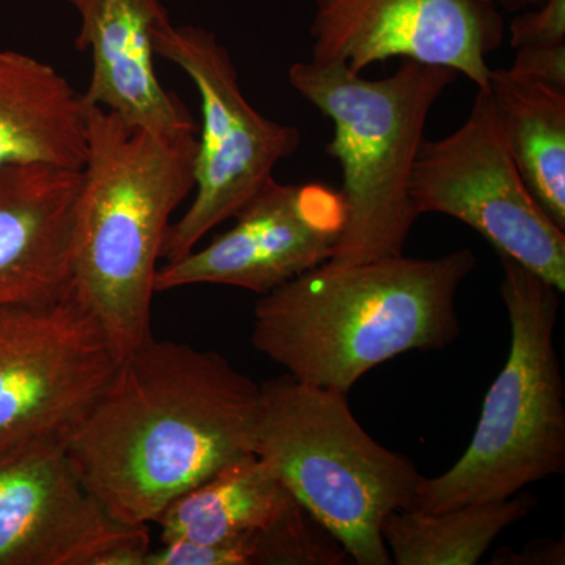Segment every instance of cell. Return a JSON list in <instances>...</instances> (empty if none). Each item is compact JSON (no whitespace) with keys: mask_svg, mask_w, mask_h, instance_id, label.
<instances>
[{"mask_svg":"<svg viewBox=\"0 0 565 565\" xmlns=\"http://www.w3.org/2000/svg\"><path fill=\"white\" fill-rule=\"evenodd\" d=\"M487 90L516 169L565 232V88L498 68Z\"/></svg>","mask_w":565,"mask_h":565,"instance_id":"obj_17","label":"cell"},{"mask_svg":"<svg viewBox=\"0 0 565 565\" xmlns=\"http://www.w3.org/2000/svg\"><path fill=\"white\" fill-rule=\"evenodd\" d=\"M120 352L70 291L0 311V451L68 440L107 388Z\"/></svg>","mask_w":565,"mask_h":565,"instance_id":"obj_9","label":"cell"},{"mask_svg":"<svg viewBox=\"0 0 565 565\" xmlns=\"http://www.w3.org/2000/svg\"><path fill=\"white\" fill-rule=\"evenodd\" d=\"M352 564L337 537L299 501L274 525L215 545L162 544L145 565H344Z\"/></svg>","mask_w":565,"mask_h":565,"instance_id":"obj_19","label":"cell"},{"mask_svg":"<svg viewBox=\"0 0 565 565\" xmlns=\"http://www.w3.org/2000/svg\"><path fill=\"white\" fill-rule=\"evenodd\" d=\"M81 20L76 47L92 55L85 103L158 136L199 134L154 68V33L169 11L161 0H66Z\"/></svg>","mask_w":565,"mask_h":565,"instance_id":"obj_13","label":"cell"},{"mask_svg":"<svg viewBox=\"0 0 565 565\" xmlns=\"http://www.w3.org/2000/svg\"><path fill=\"white\" fill-rule=\"evenodd\" d=\"M81 192L82 170H0V311L70 291Z\"/></svg>","mask_w":565,"mask_h":565,"instance_id":"obj_14","label":"cell"},{"mask_svg":"<svg viewBox=\"0 0 565 565\" xmlns=\"http://www.w3.org/2000/svg\"><path fill=\"white\" fill-rule=\"evenodd\" d=\"M148 526L118 522L63 441L0 451V565H145Z\"/></svg>","mask_w":565,"mask_h":565,"instance_id":"obj_10","label":"cell"},{"mask_svg":"<svg viewBox=\"0 0 565 565\" xmlns=\"http://www.w3.org/2000/svg\"><path fill=\"white\" fill-rule=\"evenodd\" d=\"M340 191L319 182L270 180L206 247L159 267L156 294L222 285L259 296L329 263L344 226Z\"/></svg>","mask_w":565,"mask_h":565,"instance_id":"obj_12","label":"cell"},{"mask_svg":"<svg viewBox=\"0 0 565 565\" xmlns=\"http://www.w3.org/2000/svg\"><path fill=\"white\" fill-rule=\"evenodd\" d=\"M196 132L158 136L92 107L71 289L121 359L152 337L156 274L173 212L195 189Z\"/></svg>","mask_w":565,"mask_h":565,"instance_id":"obj_3","label":"cell"},{"mask_svg":"<svg viewBox=\"0 0 565 565\" xmlns=\"http://www.w3.org/2000/svg\"><path fill=\"white\" fill-rule=\"evenodd\" d=\"M534 508L530 494L444 512L394 511L382 523L392 564L475 565L509 526Z\"/></svg>","mask_w":565,"mask_h":565,"instance_id":"obj_18","label":"cell"},{"mask_svg":"<svg viewBox=\"0 0 565 565\" xmlns=\"http://www.w3.org/2000/svg\"><path fill=\"white\" fill-rule=\"evenodd\" d=\"M158 57L188 74L200 96L202 136L195 156V196L167 230L162 259L177 262L215 226L233 218L274 178L282 159L302 143L299 129L264 117L245 98L232 54L199 25L156 29Z\"/></svg>","mask_w":565,"mask_h":565,"instance_id":"obj_7","label":"cell"},{"mask_svg":"<svg viewBox=\"0 0 565 565\" xmlns=\"http://www.w3.org/2000/svg\"><path fill=\"white\" fill-rule=\"evenodd\" d=\"M508 31L514 50L565 44V0H542L519 11L509 22Z\"/></svg>","mask_w":565,"mask_h":565,"instance_id":"obj_20","label":"cell"},{"mask_svg":"<svg viewBox=\"0 0 565 565\" xmlns=\"http://www.w3.org/2000/svg\"><path fill=\"white\" fill-rule=\"evenodd\" d=\"M88 111L84 93L50 63L0 47V170L84 169Z\"/></svg>","mask_w":565,"mask_h":565,"instance_id":"obj_15","label":"cell"},{"mask_svg":"<svg viewBox=\"0 0 565 565\" xmlns=\"http://www.w3.org/2000/svg\"><path fill=\"white\" fill-rule=\"evenodd\" d=\"M296 497L258 455L222 468L156 520L162 544L215 545L274 525Z\"/></svg>","mask_w":565,"mask_h":565,"instance_id":"obj_16","label":"cell"},{"mask_svg":"<svg viewBox=\"0 0 565 565\" xmlns=\"http://www.w3.org/2000/svg\"><path fill=\"white\" fill-rule=\"evenodd\" d=\"M498 258L511 351L467 451L446 473L423 479L415 511L504 501L565 471V388L555 348L563 294L514 259Z\"/></svg>","mask_w":565,"mask_h":565,"instance_id":"obj_5","label":"cell"},{"mask_svg":"<svg viewBox=\"0 0 565 565\" xmlns=\"http://www.w3.org/2000/svg\"><path fill=\"white\" fill-rule=\"evenodd\" d=\"M512 564H564V544L544 541L542 545L527 546L526 555L512 556Z\"/></svg>","mask_w":565,"mask_h":565,"instance_id":"obj_22","label":"cell"},{"mask_svg":"<svg viewBox=\"0 0 565 565\" xmlns=\"http://www.w3.org/2000/svg\"><path fill=\"white\" fill-rule=\"evenodd\" d=\"M497 2L501 9L511 11V13H519V11L537 6L542 0H497Z\"/></svg>","mask_w":565,"mask_h":565,"instance_id":"obj_23","label":"cell"},{"mask_svg":"<svg viewBox=\"0 0 565 565\" xmlns=\"http://www.w3.org/2000/svg\"><path fill=\"white\" fill-rule=\"evenodd\" d=\"M256 455L353 564H392L382 523L394 511L415 509L424 476L363 429L348 394L288 374L266 382Z\"/></svg>","mask_w":565,"mask_h":565,"instance_id":"obj_6","label":"cell"},{"mask_svg":"<svg viewBox=\"0 0 565 565\" xmlns=\"http://www.w3.org/2000/svg\"><path fill=\"white\" fill-rule=\"evenodd\" d=\"M259 415L262 385L225 356L152 334L122 356L66 455L115 520L148 526L182 493L256 455Z\"/></svg>","mask_w":565,"mask_h":565,"instance_id":"obj_1","label":"cell"},{"mask_svg":"<svg viewBox=\"0 0 565 565\" xmlns=\"http://www.w3.org/2000/svg\"><path fill=\"white\" fill-rule=\"evenodd\" d=\"M459 74L404 61L392 76L366 79L343 65L296 62L288 79L333 126L327 154L341 169L344 226L329 263L404 255L419 217L411 178L430 110Z\"/></svg>","mask_w":565,"mask_h":565,"instance_id":"obj_4","label":"cell"},{"mask_svg":"<svg viewBox=\"0 0 565 565\" xmlns=\"http://www.w3.org/2000/svg\"><path fill=\"white\" fill-rule=\"evenodd\" d=\"M411 199L418 215L457 218L498 255L565 292V232L516 169L487 88H479L460 128L440 140L424 139L412 170Z\"/></svg>","mask_w":565,"mask_h":565,"instance_id":"obj_8","label":"cell"},{"mask_svg":"<svg viewBox=\"0 0 565 565\" xmlns=\"http://www.w3.org/2000/svg\"><path fill=\"white\" fill-rule=\"evenodd\" d=\"M475 267L468 248L322 264L259 297L253 348L296 381L348 394L379 364L451 344L457 292Z\"/></svg>","mask_w":565,"mask_h":565,"instance_id":"obj_2","label":"cell"},{"mask_svg":"<svg viewBox=\"0 0 565 565\" xmlns=\"http://www.w3.org/2000/svg\"><path fill=\"white\" fill-rule=\"evenodd\" d=\"M311 62L362 74L392 58L445 66L489 87L504 20L497 0H315Z\"/></svg>","mask_w":565,"mask_h":565,"instance_id":"obj_11","label":"cell"},{"mask_svg":"<svg viewBox=\"0 0 565 565\" xmlns=\"http://www.w3.org/2000/svg\"><path fill=\"white\" fill-rule=\"evenodd\" d=\"M511 70L520 76L565 88V44L515 50Z\"/></svg>","mask_w":565,"mask_h":565,"instance_id":"obj_21","label":"cell"}]
</instances>
